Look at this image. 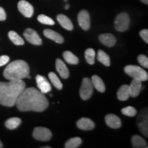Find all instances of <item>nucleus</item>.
I'll return each instance as SVG.
<instances>
[{
  "label": "nucleus",
  "mask_w": 148,
  "mask_h": 148,
  "mask_svg": "<svg viewBox=\"0 0 148 148\" xmlns=\"http://www.w3.org/2000/svg\"><path fill=\"white\" fill-rule=\"evenodd\" d=\"M15 105L18 110L22 112H42L47 108L49 101L40 90L30 87L23 90L18 96Z\"/></svg>",
  "instance_id": "nucleus-1"
},
{
  "label": "nucleus",
  "mask_w": 148,
  "mask_h": 148,
  "mask_svg": "<svg viewBox=\"0 0 148 148\" xmlns=\"http://www.w3.org/2000/svg\"><path fill=\"white\" fill-rule=\"evenodd\" d=\"M25 88V83L23 79L0 82V104L7 107L14 106L18 96Z\"/></svg>",
  "instance_id": "nucleus-2"
},
{
  "label": "nucleus",
  "mask_w": 148,
  "mask_h": 148,
  "mask_svg": "<svg viewBox=\"0 0 148 148\" xmlns=\"http://www.w3.org/2000/svg\"><path fill=\"white\" fill-rule=\"evenodd\" d=\"M29 74V65L25 61L21 60H14L9 63L3 71V76L8 80L23 79Z\"/></svg>",
  "instance_id": "nucleus-3"
},
{
  "label": "nucleus",
  "mask_w": 148,
  "mask_h": 148,
  "mask_svg": "<svg viewBox=\"0 0 148 148\" xmlns=\"http://www.w3.org/2000/svg\"><path fill=\"white\" fill-rule=\"evenodd\" d=\"M125 73L133 79H137L143 82L147 81L148 74L143 69L136 65H127L124 68Z\"/></svg>",
  "instance_id": "nucleus-4"
},
{
  "label": "nucleus",
  "mask_w": 148,
  "mask_h": 148,
  "mask_svg": "<svg viewBox=\"0 0 148 148\" xmlns=\"http://www.w3.org/2000/svg\"><path fill=\"white\" fill-rule=\"evenodd\" d=\"M129 15L125 12H121L116 16L114 20V27L119 32H125L130 26Z\"/></svg>",
  "instance_id": "nucleus-5"
},
{
  "label": "nucleus",
  "mask_w": 148,
  "mask_h": 148,
  "mask_svg": "<svg viewBox=\"0 0 148 148\" xmlns=\"http://www.w3.org/2000/svg\"><path fill=\"white\" fill-rule=\"evenodd\" d=\"M93 92V85L91 79L88 77L83 79L80 89H79V95L84 100H87L91 97Z\"/></svg>",
  "instance_id": "nucleus-6"
},
{
  "label": "nucleus",
  "mask_w": 148,
  "mask_h": 148,
  "mask_svg": "<svg viewBox=\"0 0 148 148\" xmlns=\"http://www.w3.org/2000/svg\"><path fill=\"white\" fill-rule=\"evenodd\" d=\"M33 137L41 141H48L52 137V133L46 127H36L33 131Z\"/></svg>",
  "instance_id": "nucleus-7"
},
{
  "label": "nucleus",
  "mask_w": 148,
  "mask_h": 148,
  "mask_svg": "<svg viewBox=\"0 0 148 148\" xmlns=\"http://www.w3.org/2000/svg\"><path fill=\"white\" fill-rule=\"evenodd\" d=\"M23 36L25 38V39L32 45H42V42L41 38H40L39 35L38 34V33L33 29L27 28L23 33Z\"/></svg>",
  "instance_id": "nucleus-8"
},
{
  "label": "nucleus",
  "mask_w": 148,
  "mask_h": 148,
  "mask_svg": "<svg viewBox=\"0 0 148 148\" xmlns=\"http://www.w3.org/2000/svg\"><path fill=\"white\" fill-rule=\"evenodd\" d=\"M17 7L18 11L25 17H32L34 14V8L32 5L25 0H21L18 1Z\"/></svg>",
  "instance_id": "nucleus-9"
},
{
  "label": "nucleus",
  "mask_w": 148,
  "mask_h": 148,
  "mask_svg": "<svg viewBox=\"0 0 148 148\" xmlns=\"http://www.w3.org/2000/svg\"><path fill=\"white\" fill-rule=\"evenodd\" d=\"M77 21L81 28L85 31L89 29L90 26V15L87 10H82L79 12L77 16Z\"/></svg>",
  "instance_id": "nucleus-10"
},
{
  "label": "nucleus",
  "mask_w": 148,
  "mask_h": 148,
  "mask_svg": "<svg viewBox=\"0 0 148 148\" xmlns=\"http://www.w3.org/2000/svg\"><path fill=\"white\" fill-rule=\"evenodd\" d=\"M36 81L38 88L42 93L45 94L50 92L51 90V86L47 79L42 75H38L36 77Z\"/></svg>",
  "instance_id": "nucleus-11"
},
{
  "label": "nucleus",
  "mask_w": 148,
  "mask_h": 148,
  "mask_svg": "<svg viewBox=\"0 0 148 148\" xmlns=\"http://www.w3.org/2000/svg\"><path fill=\"white\" fill-rule=\"evenodd\" d=\"M106 125L112 129H118L121 126V121L114 114H108L105 116Z\"/></svg>",
  "instance_id": "nucleus-12"
},
{
  "label": "nucleus",
  "mask_w": 148,
  "mask_h": 148,
  "mask_svg": "<svg viewBox=\"0 0 148 148\" xmlns=\"http://www.w3.org/2000/svg\"><path fill=\"white\" fill-rule=\"evenodd\" d=\"M56 69L62 78L67 79L69 77V71L67 66L60 58H57L56 60Z\"/></svg>",
  "instance_id": "nucleus-13"
},
{
  "label": "nucleus",
  "mask_w": 148,
  "mask_h": 148,
  "mask_svg": "<svg viewBox=\"0 0 148 148\" xmlns=\"http://www.w3.org/2000/svg\"><path fill=\"white\" fill-rule=\"evenodd\" d=\"M77 126L82 130H91L95 127V123L88 118H81L77 121Z\"/></svg>",
  "instance_id": "nucleus-14"
},
{
  "label": "nucleus",
  "mask_w": 148,
  "mask_h": 148,
  "mask_svg": "<svg viewBox=\"0 0 148 148\" xmlns=\"http://www.w3.org/2000/svg\"><path fill=\"white\" fill-rule=\"evenodd\" d=\"M130 97H136L139 95L142 88V82L139 79H134L129 86Z\"/></svg>",
  "instance_id": "nucleus-15"
},
{
  "label": "nucleus",
  "mask_w": 148,
  "mask_h": 148,
  "mask_svg": "<svg viewBox=\"0 0 148 148\" xmlns=\"http://www.w3.org/2000/svg\"><path fill=\"white\" fill-rule=\"evenodd\" d=\"M99 40L103 45L107 46V47H111L116 44V38L113 35L111 34H102L99 36Z\"/></svg>",
  "instance_id": "nucleus-16"
},
{
  "label": "nucleus",
  "mask_w": 148,
  "mask_h": 148,
  "mask_svg": "<svg viewBox=\"0 0 148 148\" xmlns=\"http://www.w3.org/2000/svg\"><path fill=\"white\" fill-rule=\"evenodd\" d=\"M43 34L47 38L53 40L59 44H62L64 42V38L59 33L55 32V31L51 30L49 29H46L43 31Z\"/></svg>",
  "instance_id": "nucleus-17"
},
{
  "label": "nucleus",
  "mask_w": 148,
  "mask_h": 148,
  "mask_svg": "<svg viewBox=\"0 0 148 148\" xmlns=\"http://www.w3.org/2000/svg\"><path fill=\"white\" fill-rule=\"evenodd\" d=\"M57 20H58L59 23L60 24L61 26L64 27V29L69 31H71L73 29V25L71 21L66 15H64V14H58L57 16Z\"/></svg>",
  "instance_id": "nucleus-18"
},
{
  "label": "nucleus",
  "mask_w": 148,
  "mask_h": 148,
  "mask_svg": "<svg viewBox=\"0 0 148 148\" xmlns=\"http://www.w3.org/2000/svg\"><path fill=\"white\" fill-rule=\"evenodd\" d=\"M130 97L129 85H122L117 91V98L120 101H125Z\"/></svg>",
  "instance_id": "nucleus-19"
},
{
  "label": "nucleus",
  "mask_w": 148,
  "mask_h": 148,
  "mask_svg": "<svg viewBox=\"0 0 148 148\" xmlns=\"http://www.w3.org/2000/svg\"><path fill=\"white\" fill-rule=\"evenodd\" d=\"M91 81L93 85V87L96 88V90L100 92H103L106 90L105 84L103 80L97 75H94L92 76Z\"/></svg>",
  "instance_id": "nucleus-20"
},
{
  "label": "nucleus",
  "mask_w": 148,
  "mask_h": 148,
  "mask_svg": "<svg viewBox=\"0 0 148 148\" xmlns=\"http://www.w3.org/2000/svg\"><path fill=\"white\" fill-rule=\"evenodd\" d=\"M132 147L134 148H147V143L143 138L138 135H134L132 138Z\"/></svg>",
  "instance_id": "nucleus-21"
},
{
  "label": "nucleus",
  "mask_w": 148,
  "mask_h": 148,
  "mask_svg": "<svg viewBox=\"0 0 148 148\" xmlns=\"http://www.w3.org/2000/svg\"><path fill=\"white\" fill-rule=\"evenodd\" d=\"M138 127L139 130L140 131V132L143 134L145 137H147L148 135V129H147V126H148V121H147V114L145 115H144L143 119L140 120V121H138Z\"/></svg>",
  "instance_id": "nucleus-22"
},
{
  "label": "nucleus",
  "mask_w": 148,
  "mask_h": 148,
  "mask_svg": "<svg viewBox=\"0 0 148 148\" xmlns=\"http://www.w3.org/2000/svg\"><path fill=\"white\" fill-rule=\"evenodd\" d=\"M21 123V120L18 117L10 118L5 121V125L9 130H14L19 126Z\"/></svg>",
  "instance_id": "nucleus-23"
},
{
  "label": "nucleus",
  "mask_w": 148,
  "mask_h": 148,
  "mask_svg": "<svg viewBox=\"0 0 148 148\" xmlns=\"http://www.w3.org/2000/svg\"><path fill=\"white\" fill-rule=\"evenodd\" d=\"M63 58L67 63L71 64H77L79 62V60L76 56H75L73 53L69 51H65L63 53Z\"/></svg>",
  "instance_id": "nucleus-24"
},
{
  "label": "nucleus",
  "mask_w": 148,
  "mask_h": 148,
  "mask_svg": "<svg viewBox=\"0 0 148 148\" xmlns=\"http://www.w3.org/2000/svg\"><path fill=\"white\" fill-rule=\"evenodd\" d=\"M8 37L10 40L14 45H24V40L17 33L14 31H10L8 32Z\"/></svg>",
  "instance_id": "nucleus-25"
},
{
  "label": "nucleus",
  "mask_w": 148,
  "mask_h": 148,
  "mask_svg": "<svg viewBox=\"0 0 148 148\" xmlns=\"http://www.w3.org/2000/svg\"><path fill=\"white\" fill-rule=\"evenodd\" d=\"M97 60L102 63L103 65L106 66H109L110 64V59L109 56L107 54L106 52L102 50H99L97 53Z\"/></svg>",
  "instance_id": "nucleus-26"
},
{
  "label": "nucleus",
  "mask_w": 148,
  "mask_h": 148,
  "mask_svg": "<svg viewBox=\"0 0 148 148\" xmlns=\"http://www.w3.org/2000/svg\"><path fill=\"white\" fill-rule=\"evenodd\" d=\"M82 144V139L79 137H74L70 138L66 142L65 148H77Z\"/></svg>",
  "instance_id": "nucleus-27"
},
{
  "label": "nucleus",
  "mask_w": 148,
  "mask_h": 148,
  "mask_svg": "<svg viewBox=\"0 0 148 148\" xmlns=\"http://www.w3.org/2000/svg\"><path fill=\"white\" fill-rule=\"evenodd\" d=\"M49 79H50L51 82L52 83V84L55 86L57 89L61 90L62 88V84L60 82V80L59 79L58 76L56 75V74L53 72H50L48 75Z\"/></svg>",
  "instance_id": "nucleus-28"
},
{
  "label": "nucleus",
  "mask_w": 148,
  "mask_h": 148,
  "mask_svg": "<svg viewBox=\"0 0 148 148\" xmlns=\"http://www.w3.org/2000/svg\"><path fill=\"white\" fill-rule=\"evenodd\" d=\"M85 59H86V62L89 64H93L95 63V51L92 48H88L85 51L84 53Z\"/></svg>",
  "instance_id": "nucleus-29"
},
{
  "label": "nucleus",
  "mask_w": 148,
  "mask_h": 148,
  "mask_svg": "<svg viewBox=\"0 0 148 148\" xmlns=\"http://www.w3.org/2000/svg\"><path fill=\"white\" fill-rule=\"evenodd\" d=\"M37 19H38V21H39L40 23L45 24V25H53L55 24V22L53 21L52 18L45 15V14H40V15L37 17Z\"/></svg>",
  "instance_id": "nucleus-30"
},
{
  "label": "nucleus",
  "mask_w": 148,
  "mask_h": 148,
  "mask_svg": "<svg viewBox=\"0 0 148 148\" xmlns=\"http://www.w3.org/2000/svg\"><path fill=\"white\" fill-rule=\"evenodd\" d=\"M121 112L122 114H124L125 116H134L136 114V109H135L134 107L132 106H127L125 108H123L121 109Z\"/></svg>",
  "instance_id": "nucleus-31"
},
{
  "label": "nucleus",
  "mask_w": 148,
  "mask_h": 148,
  "mask_svg": "<svg viewBox=\"0 0 148 148\" xmlns=\"http://www.w3.org/2000/svg\"><path fill=\"white\" fill-rule=\"evenodd\" d=\"M138 61L142 66H144V67L148 68V58L146 56L143 54H140L138 56Z\"/></svg>",
  "instance_id": "nucleus-32"
},
{
  "label": "nucleus",
  "mask_w": 148,
  "mask_h": 148,
  "mask_svg": "<svg viewBox=\"0 0 148 148\" xmlns=\"http://www.w3.org/2000/svg\"><path fill=\"white\" fill-rule=\"evenodd\" d=\"M139 34L140 37L143 38L144 41H145L146 43H148V30L147 29H142L141 31L139 32Z\"/></svg>",
  "instance_id": "nucleus-33"
},
{
  "label": "nucleus",
  "mask_w": 148,
  "mask_h": 148,
  "mask_svg": "<svg viewBox=\"0 0 148 148\" xmlns=\"http://www.w3.org/2000/svg\"><path fill=\"white\" fill-rule=\"evenodd\" d=\"M9 60H10V58L8 56H0V66H2L7 63H8Z\"/></svg>",
  "instance_id": "nucleus-34"
},
{
  "label": "nucleus",
  "mask_w": 148,
  "mask_h": 148,
  "mask_svg": "<svg viewBox=\"0 0 148 148\" xmlns=\"http://www.w3.org/2000/svg\"><path fill=\"white\" fill-rule=\"evenodd\" d=\"M5 18H6V13L4 9L0 6V21H5Z\"/></svg>",
  "instance_id": "nucleus-35"
},
{
  "label": "nucleus",
  "mask_w": 148,
  "mask_h": 148,
  "mask_svg": "<svg viewBox=\"0 0 148 148\" xmlns=\"http://www.w3.org/2000/svg\"><path fill=\"white\" fill-rule=\"evenodd\" d=\"M140 1H141V2H143V3H145V4H146V5L148 4V0H140Z\"/></svg>",
  "instance_id": "nucleus-36"
},
{
  "label": "nucleus",
  "mask_w": 148,
  "mask_h": 148,
  "mask_svg": "<svg viewBox=\"0 0 148 148\" xmlns=\"http://www.w3.org/2000/svg\"><path fill=\"white\" fill-rule=\"evenodd\" d=\"M69 4H66L65 5V9H66V10H67V9H69Z\"/></svg>",
  "instance_id": "nucleus-37"
},
{
  "label": "nucleus",
  "mask_w": 148,
  "mask_h": 148,
  "mask_svg": "<svg viewBox=\"0 0 148 148\" xmlns=\"http://www.w3.org/2000/svg\"><path fill=\"white\" fill-rule=\"evenodd\" d=\"M3 143H1V140H0V148H1V147H3Z\"/></svg>",
  "instance_id": "nucleus-38"
},
{
  "label": "nucleus",
  "mask_w": 148,
  "mask_h": 148,
  "mask_svg": "<svg viewBox=\"0 0 148 148\" xmlns=\"http://www.w3.org/2000/svg\"><path fill=\"white\" fill-rule=\"evenodd\" d=\"M43 148H50V147H43Z\"/></svg>",
  "instance_id": "nucleus-39"
},
{
  "label": "nucleus",
  "mask_w": 148,
  "mask_h": 148,
  "mask_svg": "<svg viewBox=\"0 0 148 148\" xmlns=\"http://www.w3.org/2000/svg\"><path fill=\"white\" fill-rule=\"evenodd\" d=\"M68 1V0H64V1Z\"/></svg>",
  "instance_id": "nucleus-40"
}]
</instances>
